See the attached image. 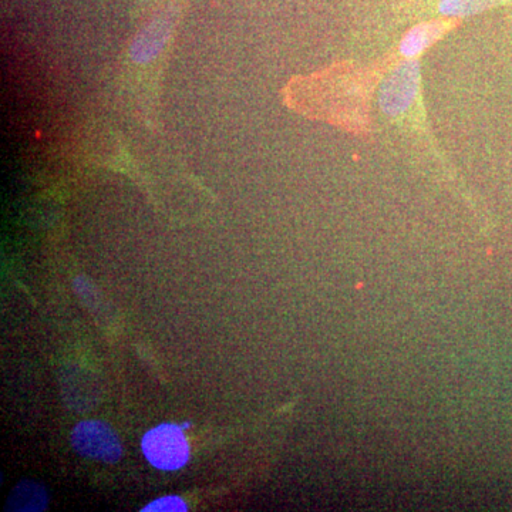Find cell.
I'll return each instance as SVG.
<instances>
[{"mask_svg": "<svg viewBox=\"0 0 512 512\" xmlns=\"http://www.w3.org/2000/svg\"><path fill=\"white\" fill-rule=\"evenodd\" d=\"M141 450L151 466L177 471L190 460V446L183 430L174 424H161L144 434Z\"/></svg>", "mask_w": 512, "mask_h": 512, "instance_id": "cell-1", "label": "cell"}, {"mask_svg": "<svg viewBox=\"0 0 512 512\" xmlns=\"http://www.w3.org/2000/svg\"><path fill=\"white\" fill-rule=\"evenodd\" d=\"M72 446L80 456L116 463L123 456L119 436L109 424L100 420H86L72 431Z\"/></svg>", "mask_w": 512, "mask_h": 512, "instance_id": "cell-2", "label": "cell"}, {"mask_svg": "<svg viewBox=\"0 0 512 512\" xmlns=\"http://www.w3.org/2000/svg\"><path fill=\"white\" fill-rule=\"evenodd\" d=\"M457 25L456 19H436L414 26L404 35L397 49V56L404 60L420 59V56L436 45L440 39Z\"/></svg>", "mask_w": 512, "mask_h": 512, "instance_id": "cell-3", "label": "cell"}, {"mask_svg": "<svg viewBox=\"0 0 512 512\" xmlns=\"http://www.w3.org/2000/svg\"><path fill=\"white\" fill-rule=\"evenodd\" d=\"M49 504L46 488L36 481H22L10 491L6 511L40 512Z\"/></svg>", "mask_w": 512, "mask_h": 512, "instance_id": "cell-4", "label": "cell"}, {"mask_svg": "<svg viewBox=\"0 0 512 512\" xmlns=\"http://www.w3.org/2000/svg\"><path fill=\"white\" fill-rule=\"evenodd\" d=\"M168 36L167 20H158L151 23L148 28L141 32V35L134 40L131 46L130 55L134 62L147 63L154 59L163 49Z\"/></svg>", "mask_w": 512, "mask_h": 512, "instance_id": "cell-5", "label": "cell"}, {"mask_svg": "<svg viewBox=\"0 0 512 512\" xmlns=\"http://www.w3.org/2000/svg\"><path fill=\"white\" fill-rule=\"evenodd\" d=\"M504 0H439L437 10L444 18H466L500 5Z\"/></svg>", "mask_w": 512, "mask_h": 512, "instance_id": "cell-6", "label": "cell"}, {"mask_svg": "<svg viewBox=\"0 0 512 512\" xmlns=\"http://www.w3.org/2000/svg\"><path fill=\"white\" fill-rule=\"evenodd\" d=\"M187 510V504L183 498L177 497V495L158 498L143 508V512H185Z\"/></svg>", "mask_w": 512, "mask_h": 512, "instance_id": "cell-7", "label": "cell"}]
</instances>
